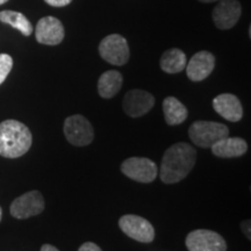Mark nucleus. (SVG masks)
I'll use <instances>...</instances> for the list:
<instances>
[{
    "label": "nucleus",
    "mask_w": 251,
    "mask_h": 251,
    "mask_svg": "<svg viewBox=\"0 0 251 251\" xmlns=\"http://www.w3.org/2000/svg\"><path fill=\"white\" fill-rule=\"evenodd\" d=\"M121 171L128 178L139 183H152L156 179L158 170L151 159L146 157H130L121 164Z\"/></svg>",
    "instance_id": "6"
},
{
    "label": "nucleus",
    "mask_w": 251,
    "mask_h": 251,
    "mask_svg": "<svg viewBox=\"0 0 251 251\" xmlns=\"http://www.w3.org/2000/svg\"><path fill=\"white\" fill-rule=\"evenodd\" d=\"M163 112L166 124L177 126L183 124L188 117L187 108L175 97H166L163 101Z\"/></svg>",
    "instance_id": "17"
},
{
    "label": "nucleus",
    "mask_w": 251,
    "mask_h": 251,
    "mask_svg": "<svg viewBox=\"0 0 251 251\" xmlns=\"http://www.w3.org/2000/svg\"><path fill=\"white\" fill-rule=\"evenodd\" d=\"M155 105V98L150 92L143 90H130L126 93L122 107L130 118H140L147 114Z\"/></svg>",
    "instance_id": "10"
},
{
    "label": "nucleus",
    "mask_w": 251,
    "mask_h": 251,
    "mask_svg": "<svg viewBox=\"0 0 251 251\" xmlns=\"http://www.w3.org/2000/svg\"><path fill=\"white\" fill-rule=\"evenodd\" d=\"M35 37L41 45L57 46L64 39V27L58 19L45 17L36 25Z\"/></svg>",
    "instance_id": "11"
},
{
    "label": "nucleus",
    "mask_w": 251,
    "mask_h": 251,
    "mask_svg": "<svg viewBox=\"0 0 251 251\" xmlns=\"http://www.w3.org/2000/svg\"><path fill=\"white\" fill-rule=\"evenodd\" d=\"M43 211H45V199L39 191H29L18 197L9 207L12 216L20 220L39 215Z\"/></svg>",
    "instance_id": "9"
},
{
    "label": "nucleus",
    "mask_w": 251,
    "mask_h": 251,
    "mask_svg": "<svg viewBox=\"0 0 251 251\" xmlns=\"http://www.w3.org/2000/svg\"><path fill=\"white\" fill-rule=\"evenodd\" d=\"M197 151L191 144L178 142L164 152L162 158L159 176L164 184L179 183L186 178L194 168Z\"/></svg>",
    "instance_id": "1"
},
{
    "label": "nucleus",
    "mask_w": 251,
    "mask_h": 251,
    "mask_svg": "<svg viewBox=\"0 0 251 251\" xmlns=\"http://www.w3.org/2000/svg\"><path fill=\"white\" fill-rule=\"evenodd\" d=\"M33 136L29 128L17 120H6L0 124V156L18 158L30 149Z\"/></svg>",
    "instance_id": "2"
},
{
    "label": "nucleus",
    "mask_w": 251,
    "mask_h": 251,
    "mask_svg": "<svg viewBox=\"0 0 251 251\" xmlns=\"http://www.w3.org/2000/svg\"><path fill=\"white\" fill-rule=\"evenodd\" d=\"M188 136L196 146L200 148H211L226 136H229L228 127L214 121H196L188 129Z\"/></svg>",
    "instance_id": "3"
},
{
    "label": "nucleus",
    "mask_w": 251,
    "mask_h": 251,
    "mask_svg": "<svg viewBox=\"0 0 251 251\" xmlns=\"http://www.w3.org/2000/svg\"><path fill=\"white\" fill-rule=\"evenodd\" d=\"M0 21L7 24L15 29L24 34L25 36H29L33 33V26L30 21L23 13L15 11H2L0 12Z\"/></svg>",
    "instance_id": "19"
},
{
    "label": "nucleus",
    "mask_w": 251,
    "mask_h": 251,
    "mask_svg": "<svg viewBox=\"0 0 251 251\" xmlns=\"http://www.w3.org/2000/svg\"><path fill=\"white\" fill-rule=\"evenodd\" d=\"M215 67V57L209 51L197 52L186 64V74L188 79L192 81H201L206 79Z\"/></svg>",
    "instance_id": "13"
},
{
    "label": "nucleus",
    "mask_w": 251,
    "mask_h": 251,
    "mask_svg": "<svg viewBox=\"0 0 251 251\" xmlns=\"http://www.w3.org/2000/svg\"><path fill=\"white\" fill-rule=\"evenodd\" d=\"M1 216H2V211H1V207H0V221H1Z\"/></svg>",
    "instance_id": "27"
},
{
    "label": "nucleus",
    "mask_w": 251,
    "mask_h": 251,
    "mask_svg": "<svg viewBox=\"0 0 251 251\" xmlns=\"http://www.w3.org/2000/svg\"><path fill=\"white\" fill-rule=\"evenodd\" d=\"M241 227H242V230H243V233L246 234V236L250 240V238H251V236H250V220L243 221V224H242V226H241Z\"/></svg>",
    "instance_id": "23"
},
{
    "label": "nucleus",
    "mask_w": 251,
    "mask_h": 251,
    "mask_svg": "<svg viewBox=\"0 0 251 251\" xmlns=\"http://www.w3.org/2000/svg\"><path fill=\"white\" fill-rule=\"evenodd\" d=\"M78 251H102V250L100 249V247L97 246L96 243L86 242V243L81 244V247L79 248V250Z\"/></svg>",
    "instance_id": "22"
},
{
    "label": "nucleus",
    "mask_w": 251,
    "mask_h": 251,
    "mask_svg": "<svg viewBox=\"0 0 251 251\" xmlns=\"http://www.w3.org/2000/svg\"><path fill=\"white\" fill-rule=\"evenodd\" d=\"M211 150L216 157L234 158V157L243 156L248 151V144L246 140L241 137L226 136L213 144Z\"/></svg>",
    "instance_id": "15"
},
{
    "label": "nucleus",
    "mask_w": 251,
    "mask_h": 251,
    "mask_svg": "<svg viewBox=\"0 0 251 251\" xmlns=\"http://www.w3.org/2000/svg\"><path fill=\"white\" fill-rule=\"evenodd\" d=\"M40 251H59L57 248L51 246V244H43Z\"/></svg>",
    "instance_id": "24"
},
{
    "label": "nucleus",
    "mask_w": 251,
    "mask_h": 251,
    "mask_svg": "<svg viewBox=\"0 0 251 251\" xmlns=\"http://www.w3.org/2000/svg\"><path fill=\"white\" fill-rule=\"evenodd\" d=\"M119 227L133 240L141 243H150L155 238V229L147 219L139 215L127 214L119 220Z\"/></svg>",
    "instance_id": "7"
},
{
    "label": "nucleus",
    "mask_w": 251,
    "mask_h": 251,
    "mask_svg": "<svg viewBox=\"0 0 251 251\" xmlns=\"http://www.w3.org/2000/svg\"><path fill=\"white\" fill-rule=\"evenodd\" d=\"M8 0H0V5H2V4H5V2H7Z\"/></svg>",
    "instance_id": "26"
},
{
    "label": "nucleus",
    "mask_w": 251,
    "mask_h": 251,
    "mask_svg": "<svg viewBox=\"0 0 251 251\" xmlns=\"http://www.w3.org/2000/svg\"><path fill=\"white\" fill-rule=\"evenodd\" d=\"M124 77L119 71L109 70L103 72L98 80V92L101 98L109 99L117 96L121 90Z\"/></svg>",
    "instance_id": "16"
},
{
    "label": "nucleus",
    "mask_w": 251,
    "mask_h": 251,
    "mask_svg": "<svg viewBox=\"0 0 251 251\" xmlns=\"http://www.w3.org/2000/svg\"><path fill=\"white\" fill-rule=\"evenodd\" d=\"M241 17V4L237 0H219L213 11V21L219 29L233 28Z\"/></svg>",
    "instance_id": "12"
},
{
    "label": "nucleus",
    "mask_w": 251,
    "mask_h": 251,
    "mask_svg": "<svg viewBox=\"0 0 251 251\" xmlns=\"http://www.w3.org/2000/svg\"><path fill=\"white\" fill-rule=\"evenodd\" d=\"M187 59L186 55L181 51L180 49L172 48L166 50L164 54L162 55L161 62H159V65H161V69L166 74H179L186 68Z\"/></svg>",
    "instance_id": "18"
},
{
    "label": "nucleus",
    "mask_w": 251,
    "mask_h": 251,
    "mask_svg": "<svg viewBox=\"0 0 251 251\" xmlns=\"http://www.w3.org/2000/svg\"><path fill=\"white\" fill-rule=\"evenodd\" d=\"M188 251H227V242L221 235L208 229H197L186 237Z\"/></svg>",
    "instance_id": "8"
},
{
    "label": "nucleus",
    "mask_w": 251,
    "mask_h": 251,
    "mask_svg": "<svg viewBox=\"0 0 251 251\" xmlns=\"http://www.w3.org/2000/svg\"><path fill=\"white\" fill-rule=\"evenodd\" d=\"M13 68V59L7 54H0V85L4 83Z\"/></svg>",
    "instance_id": "20"
},
{
    "label": "nucleus",
    "mask_w": 251,
    "mask_h": 251,
    "mask_svg": "<svg viewBox=\"0 0 251 251\" xmlns=\"http://www.w3.org/2000/svg\"><path fill=\"white\" fill-rule=\"evenodd\" d=\"M64 135L68 142L76 147H85L92 143L94 130L92 125L80 114L71 115L64 121Z\"/></svg>",
    "instance_id": "4"
},
{
    "label": "nucleus",
    "mask_w": 251,
    "mask_h": 251,
    "mask_svg": "<svg viewBox=\"0 0 251 251\" xmlns=\"http://www.w3.org/2000/svg\"><path fill=\"white\" fill-rule=\"evenodd\" d=\"M213 107L222 118L230 122H238L243 118V107L236 96L222 93L213 100Z\"/></svg>",
    "instance_id": "14"
},
{
    "label": "nucleus",
    "mask_w": 251,
    "mask_h": 251,
    "mask_svg": "<svg viewBox=\"0 0 251 251\" xmlns=\"http://www.w3.org/2000/svg\"><path fill=\"white\" fill-rule=\"evenodd\" d=\"M99 54L112 65H125L129 59V47L127 40L119 34L106 36L99 45Z\"/></svg>",
    "instance_id": "5"
},
{
    "label": "nucleus",
    "mask_w": 251,
    "mask_h": 251,
    "mask_svg": "<svg viewBox=\"0 0 251 251\" xmlns=\"http://www.w3.org/2000/svg\"><path fill=\"white\" fill-rule=\"evenodd\" d=\"M199 1H201V2H215V1H219V0H199Z\"/></svg>",
    "instance_id": "25"
},
{
    "label": "nucleus",
    "mask_w": 251,
    "mask_h": 251,
    "mask_svg": "<svg viewBox=\"0 0 251 251\" xmlns=\"http://www.w3.org/2000/svg\"><path fill=\"white\" fill-rule=\"evenodd\" d=\"M45 1L52 7H64V6L71 4L72 0H45Z\"/></svg>",
    "instance_id": "21"
}]
</instances>
